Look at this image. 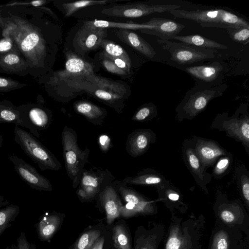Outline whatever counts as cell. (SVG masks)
Segmentation results:
<instances>
[{"label":"cell","instance_id":"41","mask_svg":"<svg viewBox=\"0 0 249 249\" xmlns=\"http://www.w3.org/2000/svg\"><path fill=\"white\" fill-rule=\"evenodd\" d=\"M111 232L108 226L103 233L96 239L89 249H110Z\"/></svg>","mask_w":249,"mask_h":249},{"label":"cell","instance_id":"35","mask_svg":"<svg viewBox=\"0 0 249 249\" xmlns=\"http://www.w3.org/2000/svg\"><path fill=\"white\" fill-rule=\"evenodd\" d=\"M19 213V206L13 204L0 209V236L7 229L12 226Z\"/></svg>","mask_w":249,"mask_h":249},{"label":"cell","instance_id":"6","mask_svg":"<svg viewBox=\"0 0 249 249\" xmlns=\"http://www.w3.org/2000/svg\"><path fill=\"white\" fill-rule=\"evenodd\" d=\"M248 105L241 103L234 113L229 116L227 112L218 113L210 128L225 132L226 135L242 143L249 154V113Z\"/></svg>","mask_w":249,"mask_h":249},{"label":"cell","instance_id":"38","mask_svg":"<svg viewBox=\"0 0 249 249\" xmlns=\"http://www.w3.org/2000/svg\"><path fill=\"white\" fill-rule=\"evenodd\" d=\"M158 114L156 106L152 103L145 104L139 107L131 120L139 122H145L152 120Z\"/></svg>","mask_w":249,"mask_h":249},{"label":"cell","instance_id":"21","mask_svg":"<svg viewBox=\"0 0 249 249\" xmlns=\"http://www.w3.org/2000/svg\"><path fill=\"white\" fill-rule=\"evenodd\" d=\"M107 33L105 28L95 27L84 23L76 33L74 42L80 51L87 52L99 47Z\"/></svg>","mask_w":249,"mask_h":249},{"label":"cell","instance_id":"43","mask_svg":"<svg viewBox=\"0 0 249 249\" xmlns=\"http://www.w3.org/2000/svg\"><path fill=\"white\" fill-rule=\"evenodd\" d=\"M15 53L20 56L19 52L11 38L4 36L0 39V53Z\"/></svg>","mask_w":249,"mask_h":249},{"label":"cell","instance_id":"52","mask_svg":"<svg viewBox=\"0 0 249 249\" xmlns=\"http://www.w3.org/2000/svg\"><path fill=\"white\" fill-rule=\"evenodd\" d=\"M111 249H113V248H111Z\"/></svg>","mask_w":249,"mask_h":249},{"label":"cell","instance_id":"32","mask_svg":"<svg viewBox=\"0 0 249 249\" xmlns=\"http://www.w3.org/2000/svg\"><path fill=\"white\" fill-rule=\"evenodd\" d=\"M178 40L181 43L196 47L210 49H226L227 46L200 35L194 34L186 36L175 35L166 38Z\"/></svg>","mask_w":249,"mask_h":249},{"label":"cell","instance_id":"28","mask_svg":"<svg viewBox=\"0 0 249 249\" xmlns=\"http://www.w3.org/2000/svg\"><path fill=\"white\" fill-rule=\"evenodd\" d=\"M59 75L64 77L83 76L88 78L90 82L95 76L91 65L72 53L67 54L65 73Z\"/></svg>","mask_w":249,"mask_h":249},{"label":"cell","instance_id":"19","mask_svg":"<svg viewBox=\"0 0 249 249\" xmlns=\"http://www.w3.org/2000/svg\"><path fill=\"white\" fill-rule=\"evenodd\" d=\"M164 231V226L159 223H154L149 229L138 226L135 232L133 249H158Z\"/></svg>","mask_w":249,"mask_h":249},{"label":"cell","instance_id":"33","mask_svg":"<svg viewBox=\"0 0 249 249\" xmlns=\"http://www.w3.org/2000/svg\"><path fill=\"white\" fill-rule=\"evenodd\" d=\"M234 178L241 197L249 210V172L243 164L238 165L234 171Z\"/></svg>","mask_w":249,"mask_h":249},{"label":"cell","instance_id":"40","mask_svg":"<svg viewBox=\"0 0 249 249\" xmlns=\"http://www.w3.org/2000/svg\"><path fill=\"white\" fill-rule=\"evenodd\" d=\"M230 37L234 42L246 45L249 42V28H228L226 29Z\"/></svg>","mask_w":249,"mask_h":249},{"label":"cell","instance_id":"22","mask_svg":"<svg viewBox=\"0 0 249 249\" xmlns=\"http://www.w3.org/2000/svg\"><path fill=\"white\" fill-rule=\"evenodd\" d=\"M65 217L64 213L54 211L42 214L35 225L38 238L42 242H50L61 228Z\"/></svg>","mask_w":249,"mask_h":249},{"label":"cell","instance_id":"4","mask_svg":"<svg viewBox=\"0 0 249 249\" xmlns=\"http://www.w3.org/2000/svg\"><path fill=\"white\" fill-rule=\"evenodd\" d=\"M168 13L177 18L195 21L203 28H249V23L245 18L220 8L192 11L179 9Z\"/></svg>","mask_w":249,"mask_h":249},{"label":"cell","instance_id":"24","mask_svg":"<svg viewBox=\"0 0 249 249\" xmlns=\"http://www.w3.org/2000/svg\"><path fill=\"white\" fill-rule=\"evenodd\" d=\"M223 66L214 61L208 64L187 67L185 71L199 82L210 84H221L219 79L223 78Z\"/></svg>","mask_w":249,"mask_h":249},{"label":"cell","instance_id":"39","mask_svg":"<svg viewBox=\"0 0 249 249\" xmlns=\"http://www.w3.org/2000/svg\"><path fill=\"white\" fill-rule=\"evenodd\" d=\"M108 0H80L74 2L64 3L62 7L65 12V16L69 17L78 9L94 5L105 4L111 2Z\"/></svg>","mask_w":249,"mask_h":249},{"label":"cell","instance_id":"11","mask_svg":"<svg viewBox=\"0 0 249 249\" xmlns=\"http://www.w3.org/2000/svg\"><path fill=\"white\" fill-rule=\"evenodd\" d=\"M17 107L20 113L21 126L27 128L35 137L39 138V132L47 129L51 123L50 111L39 100Z\"/></svg>","mask_w":249,"mask_h":249},{"label":"cell","instance_id":"26","mask_svg":"<svg viewBox=\"0 0 249 249\" xmlns=\"http://www.w3.org/2000/svg\"><path fill=\"white\" fill-rule=\"evenodd\" d=\"M116 36L123 42L149 58H153L156 53L152 46L132 30L118 29Z\"/></svg>","mask_w":249,"mask_h":249},{"label":"cell","instance_id":"1","mask_svg":"<svg viewBox=\"0 0 249 249\" xmlns=\"http://www.w3.org/2000/svg\"><path fill=\"white\" fill-rule=\"evenodd\" d=\"M54 16L44 7L0 5V29L2 37L11 38L35 78L50 71L53 63L55 42L53 24L44 14Z\"/></svg>","mask_w":249,"mask_h":249},{"label":"cell","instance_id":"14","mask_svg":"<svg viewBox=\"0 0 249 249\" xmlns=\"http://www.w3.org/2000/svg\"><path fill=\"white\" fill-rule=\"evenodd\" d=\"M242 232L216 222L208 249H248V240L243 238Z\"/></svg>","mask_w":249,"mask_h":249},{"label":"cell","instance_id":"20","mask_svg":"<svg viewBox=\"0 0 249 249\" xmlns=\"http://www.w3.org/2000/svg\"><path fill=\"white\" fill-rule=\"evenodd\" d=\"M156 134L151 129H136L130 133L127 138L125 149L133 158L141 156L146 153L152 144L156 141Z\"/></svg>","mask_w":249,"mask_h":249},{"label":"cell","instance_id":"2","mask_svg":"<svg viewBox=\"0 0 249 249\" xmlns=\"http://www.w3.org/2000/svg\"><path fill=\"white\" fill-rule=\"evenodd\" d=\"M228 87L226 84H210L197 81L186 92L175 108L178 122L194 119L205 110L212 100L222 96Z\"/></svg>","mask_w":249,"mask_h":249},{"label":"cell","instance_id":"10","mask_svg":"<svg viewBox=\"0 0 249 249\" xmlns=\"http://www.w3.org/2000/svg\"><path fill=\"white\" fill-rule=\"evenodd\" d=\"M157 42L163 49L170 53L171 59L180 65L193 64L205 59L213 58L215 56V52L213 49L160 38L158 39Z\"/></svg>","mask_w":249,"mask_h":249},{"label":"cell","instance_id":"12","mask_svg":"<svg viewBox=\"0 0 249 249\" xmlns=\"http://www.w3.org/2000/svg\"><path fill=\"white\" fill-rule=\"evenodd\" d=\"M113 179L107 170L84 169L76 192L79 200L86 202L95 199L103 188Z\"/></svg>","mask_w":249,"mask_h":249},{"label":"cell","instance_id":"44","mask_svg":"<svg viewBox=\"0 0 249 249\" xmlns=\"http://www.w3.org/2000/svg\"><path fill=\"white\" fill-rule=\"evenodd\" d=\"M101 63L105 69L110 73L122 76L127 74L124 71L118 68L112 61L105 56L103 54H102Z\"/></svg>","mask_w":249,"mask_h":249},{"label":"cell","instance_id":"13","mask_svg":"<svg viewBox=\"0 0 249 249\" xmlns=\"http://www.w3.org/2000/svg\"><path fill=\"white\" fill-rule=\"evenodd\" d=\"M181 6L176 4L149 5L144 3L115 5L103 9L101 12L104 15L129 18H139L156 13L169 12L179 9Z\"/></svg>","mask_w":249,"mask_h":249},{"label":"cell","instance_id":"36","mask_svg":"<svg viewBox=\"0 0 249 249\" xmlns=\"http://www.w3.org/2000/svg\"><path fill=\"white\" fill-rule=\"evenodd\" d=\"M233 159V155L231 153L228 155L220 157L213 166L212 177L220 179L227 175L230 171Z\"/></svg>","mask_w":249,"mask_h":249},{"label":"cell","instance_id":"9","mask_svg":"<svg viewBox=\"0 0 249 249\" xmlns=\"http://www.w3.org/2000/svg\"><path fill=\"white\" fill-rule=\"evenodd\" d=\"M113 186L125 202L121 217L129 218L139 215H150L158 213L157 200L145 197L122 181L113 182Z\"/></svg>","mask_w":249,"mask_h":249},{"label":"cell","instance_id":"49","mask_svg":"<svg viewBox=\"0 0 249 249\" xmlns=\"http://www.w3.org/2000/svg\"><path fill=\"white\" fill-rule=\"evenodd\" d=\"M9 204L10 202L6 199L3 196L0 195V207L6 206Z\"/></svg>","mask_w":249,"mask_h":249},{"label":"cell","instance_id":"47","mask_svg":"<svg viewBox=\"0 0 249 249\" xmlns=\"http://www.w3.org/2000/svg\"><path fill=\"white\" fill-rule=\"evenodd\" d=\"M103 54L105 56H106L107 57L110 59L111 61H112L115 64V65L118 68L124 71L127 73L129 72L131 65L128 64L125 60L121 58L109 56L103 53Z\"/></svg>","mask_w":249,"mask_h":249},{"label":"cell","instance_id":"17","mask_svg":"<svg viewBox=\"0 0 249 249\" xmlns=\"http://www.w3.org/2000/svg\"><path fill=\"white\" fill-rule=\"evenodd\" d=\"M8 159L13 163L20 178L31 188L40 191L51 192L53 190L50 181L22 158L10 155Z\"/></svg>","mask_w":249,"mask_h":249},{"label":"cell","instance_id":"23","mask_svg":"<svg viewBox=\"0 0 249 249\" xmlns=\"http://www.w3.org/2000/svg\"><path fill=\"white\" fill-rule=\"evenodd\" d=\"M158 197L157 201L162 202L171 213H184L188 210V205L183 199L179 189L168 180L165 183L156 188Z\"/></svg>","mask_w":249,"mask_h":249},{"label":"cell","instance_id":"27","mask_svg":"<svg viewBox=\"0 0 249 249\" xmlns=\"http://www.w3.org/2000/svg\"><path fill=\"white\" fill-rule=\"evenodd\" d=\"M111 232V247L114 249H133L132 238L130 229L123 219L113 224Z\"/></svg>","mask_w":249,"mask_h":249},{"label":"cell","instance_id":"45","mask_svg":"<svg viewBox=\"0 0 249 249\" xmlns=\"http://www.w3.org/2000/svg\"><path fill=\"white\" fill-rule=\"evenodd\" d=\"M17 246L18 249H36V245L34 243L29 242L24 232L21 231L17 238Z\"/></svg>","mask_w":249,"mask_h":249},{"label":"cell","instance_id":"46","mask_svg":"<svg viewBox=\"0 0 249 249\" xmlns=\"http://www.w3.org/2000/svg\"><path fill=\"white\" fill-rule=\"evenodd\" d=\"M49 1L44 0H35L30 2H19L14 1L11 2L7 4H3L5 6H32L35 7H41L42 6L48 3Z\"/></svg>","mask_w":249,"mask_h":249},{"label":"cell","instance_id":"3","mask_svg":"<svg viewBox=\"0 0 249 249\" xmlns=\"http://www.w3.org/2000/svg\"><path fill=\"white\" fill-rule=\"evenodd\" d=\"M203 219L185 220L171 213L164 249H202Z\"/></svg>","mask_w":249,"mask_h":249},{"label":"cell","instance_id":"15","mask_svg":"<svg viewBox=\"0 0 249 249\" xmlns=\"http://www.w3.org/2000/svg\"><path fill=\"white\" fill-rule=\"evenodd\" d=\"M182 155L183 160L196 184L205 194H208L207 185L212 180V175L207 172V168L196 155L193 137L185 139L183 142Z\"/></svg>","mask_w":249,"mask_h":249},{"label":"cell","instance_id":"48","mask_svg":"<svg viewBox=\"0 0 249 249\" xmlns=\"http://www.w3.org/2000/svg\"><path fill=\"white\" fill-rule=\"evenodd\" d=\"M98 143L100 149L104 153L107 152L112 146L111 138L106 134H102L99 137Z\"/></svg>","mask_w":249,"mask_h":249},{"label":"cell","instance_id":"51","mask_svg":"<svg viewBox=\"0 0 249 249\" xmlns=\"http://www.w3.org/2000/svg\"><path fill=\"white\" fill-rule=\"evenodd\" d=\"M2 142H3L2 136L0 133V149L1 148V146H2Z\"/></svg>","mask_w":249,"mask_h":249},{"label":"cell","instance_id":"5","mask_svg":"<svg viewBox=\"0 0 249 249\" xmlns=\"http://www.w3.org/2000/svg\"><path fill=\"white\" fill-rule=\"evenodd\" d=\"M63 157L67 173L72 182L73 189L78 187L85 164L88 162L90 150L79 148L77 135L72 128L65 125L62 135Z\"/></svg>","mask_w":249,"mask_h":249},{"label":"cell","instance_id":"25","mask_svg":"<svg viewBox=\"0 0 249 249\" xmlns=\"http://www.w3.org/2000/svg\"><path fill=\"white\" fill-rule=\"evenodd\" d=\"M0 72L20 76L30 75V69L26 61L15 53H0Z\"/></svg>","mask_w":249,"mask_h":249},{"label":"cell","instance_id":"37","mask_svg":"<svg viewBox=\"0 0 249 249\" xmlns=\"http://www.w3.org/2000/svg\"><path fill=\"white\" fill-rule=\"evenodd\" d=\"M100 47L104 50L103 53L109 56L121 58L130 65L131 59L126 52L120 45L108 40L103 39Z\"/></svg>","mask_w":249,"mask_h":249},{"label":"cell","instance_id":"8","mask_svg":"<svg viewBox=\"0 0 249 249\" xmlns=\"http://www.w3.org/2000/svg\"><path fill=\"white\" fill-rule=\"evenodd\" d=\"M14 140L25 154L36 163L41 171H57L61 164L55 156L31 133L16 126Z\"/></svg>","mask_w":249,"mask_h":249},{"label":"cell","instance_id":"29","mask_svg":"<svg viewBox=\"0 0 249 249\" xmlns=\"http://www.w3.org/2000/svg\"><path fill=\"white\" fill-rule=\"evenodd\" d=\"M126 184L153 186L158 187L168 181L160 173L153 169H144L133 177H127L122 181Z\"/></svg>","mask_w":249,"mask_h":249},{"label":"cell","instance_id":"31","mask_svg":"<svg viewBox=\"0 0 249 249\" xmlns=\"http://www.w3.org/2000/svg\"><path fill=\"white\" fill-rule=\"evenodd\" d=\"M107 227L102 221L89 225L79 235L69 249H89Z\"/></svg>","mask_w":249,"mask_h":249},{"label":"cell","instance_id":"18","mask_svg":"<svg viewBox=\"0 0 249 249\" xmlns=\"http://www.w3.org/2000/svg\"><path fill=\"white\" fill-rule=\"evenodd\" d=\"M192 137L195 153L207 169L213 167L220 157L230 153L215 141L196 136Z\"/></svg>","mask_w":249,"mask_h":249},{"label":"cell","instance_id":"7","mask_svg":"<svg viewBox=\"0 0 249 249\" xmlns=\"http://www.w3.org/2000/svg\"><path fill=\"white\" fill-rule=\"evenodd\" d=\"M213 209L216 223L249 235V216L239 200L229 199L225 194L217 191Z\"/></svg>","mask_w":249,"mask_h":249},{"label":"cell","instance_id":"34","mask_svg":"<svg viewBox=\"0 0 249 249\" xmlns=\"http://www.w3.org/2000/svg\"><path fill=\"white\" fill-rule=\"evenodd\" d=\"M14 123L21 126V121L18 107L7 100L0 101V123Z\"/></svg>","mask_w":249,"mask_h":249},{"label":"cell","instance_id":"42","mask_svg":"<svg viewBox=\"0 0 249 249\" xmlns=\"http://www.w3.org/2000/svg\"><path fill=\"white\" fill-rule=\"evenodd\" d=\"M25 83L13 80L9 77L0 76V92H9L26 87Z\"/></svg>","mask_w":249,"mask_h":249},{"label":"cell","instance_id":"50","mask_svg":"<svg viewBox=\"0 0 249 249\" xmlns=\"http://www.w3.org/2000/svg\"><path fill=\"white\" fill-rule=\"evenodd\" d=\"M4 249H18L17 244H12L10 246H7Z\"/></svg>","mask_w":249,"mask_h":249},{"label":"cell","instance_id":"30","mask_svg":"<svg viewBox=\"0 0 249 249\" xmlns=\"http://www.w3.org/2000/svg\"><path fill=\"white\" fill-rule=\"evenodd\" d=\"M74 109L76 112L95 125H101L107 116L105 108L87 101L75 103Z\"/></svg>","mask_w":249,"mask_h":249},{"label":"cell","instance_id":"16","mask_svg":"<svg viewBox=\"0 0 249 249\" xmlns=\"http://www.w3.org/2000/svg\"><path fill=\"white\" fill-rule=\"evenodd\" d=\"M112 183L113 181L107 183L95 199L99 211L105 213L106 222L109 226H111L115 220L121 217L124 204Z\"/></svg>","mask_w":249,"mask_h":249}]
</instances>
